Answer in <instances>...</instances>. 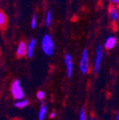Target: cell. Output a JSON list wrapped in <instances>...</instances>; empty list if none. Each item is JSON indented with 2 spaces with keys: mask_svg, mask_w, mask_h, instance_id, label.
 <instances>
[{
  "mask_svg": "<svg viewBox=\"0 0 119 120\" xmlns=\"http://www.w3.org/2000/svg\"><path fill=\"white\" fill-rule=\"evenodd\" d=\"M41 48L45 55L48 57L53 55L55 46H54L53 40H52V37L50 35L45 34L43 37L41 41Z\"/></svg>",
  "mask_w": 119,
  "mask_h": 120,
  "instance_id": "cell-1",
  "label": "cell"
},
{
  "mask_svg": "<svg viewBox=\"0 0 119 120\" xmlns=\"http://www.w3.org/2000/svg\"><path fill=\"white\" fill-rule=\"evenodd\" d=\"M11 93L13 98L18 101L22 99L24 97V92L21 86V82L19 79H15L11 85Z\"/></svg>",
  "mask_w": 119,
  "mask_h": 120,
  "instance_id": "cell-2",
  "label": "cell"
},
{
  "mask_svg": "<svg viewBox=\"0 0 119 120\" xmlns=\"http://www.w3.org/2000/svg\"><path fill=\"white\" fill-rule=\"evenodd\" d=\"M79 69L82 74L86 75L88 73L89 69V60H88V49H83L81 56L80 64H79Z\"/></svg>",
  "mask_w": 119,
  "mask_h": 120,
  "instance_id": "cell-3",
  "label": "cell"
},
{
  "mask_svg": "<svg viewBox=\"0 0 119 120\" xmlns=\"http://www.w3.org/2000/svg\"><path fill=\"white\" fill-rule=\"evenodd\" d=\"M102 55H103V48L102 45L99 44L96 50V57L94 61V72L95 73H98L100 70L101 64H102Z\"/></svg>",
  "mask_w": 119,
  "mask_h": 120,
  "instance_id": "cell-4",
  "label": "cell"
},
{
  "mask_svg": "<svg viewBox=\"0 0 119 120\" xmlns=\"http://www.w3.org/2000/svg\"><path fill=\"white\" fill-rule=\"evenodd\" d=\"M64 64L66 66L67 69V76L68 79H70L73 75V58L69 53H65L64 55Z\"/></svg>",
  "mask_w": 119,
  "mask_h": 120,
  "instance_id": "cell-5",
  "label": "cell"
},
{
  "mask_svg": "<svg viewBox=\"0 0 119 120\" xmlns=\"http://www.w3.org/2000/svg\"><path fill=\"white\" fill-rule=\"evenodd\" d=\"M27 49H28V44L24 41H21L18 45L17 50H16L17 57L22 58L27 56Z\"/></svg>",
  "mask_w": 119,
  "mask_h": 120,
  "instance_id": "cell-6",
  "label": "cell"
},
{
  "mask_svg": "<svg viewBox=\"0 0 119 120\" xmlns=\"http://www.w3.org/2000/svg\"><path fill=\"white\" fill-rule=\"evenodd\" d=\"M108 16L111 21L117 22L119 19V8L117 6H111L108 10Z\"/></svg>",
  "mask_w": 119,
  "mask_h": 120,
  "instance_id": "cell-7",
  "label": "cell"
},
{
  "mask_svg": "<svg viewBox=\"0 0 119 120\" xmlns=\"http://www.w3.org/2000/svg\"><path fill=\"white\" fill-rule=\"evenodd\" d=\"M36 46V40L34 38H32L28 44V49H27V57L28 58H31L33 57L34 49Z\"/></svg>",
  "mask_w": 119,
  "mask_h": 120,
  "instance_id": "cell-8",
  "label": "cell"
},
{
  "mask_svg": "<svg viewBox=\"0 0 119 120\" xmlns=\"http://www.w3.org/2000/svg\"><path fill=\"white\" fill-rule=\"evenodd\" d=\"M116 44H117V39H116V38L113 37V36H110V37H108V38H107L106 41H105L104 48L106 49L110 50V49H113L116 46Z\"/></svg>",
  "mask_w": 119,
  "mask_h": 120,
  "instance_id": "cell-9",
  "label": "cell"
},
{
  "mask_svg": "<svg viewBox=\"0 0 119 120\" xmlns=\"http://www.w3.org/2000/svg\"><path fill=\"white\" fill-rule=\"evenodd\" d=\"M7 15L5 14L3 10H0V29L1 28H4L7 24Z\"/></svg>",
  "mask_w": 119,
  "mask_h": 120,
  "instance_id": "cell-10",
  "label": "cell"
},
{
  "mask_svg": "<svg viewBox=\"0 0 119 120\" xmlns=\"http://www.w3.org/2000/svg\"><path fill=\"white\" fill-rule=\"evenodd\" d=\"M47 111H48V107H47L46 105H41V108H40L38 112V120H44Z\"/></svg>",
  "mask_w": 119,
  "mask_h": 120,
  "instance_id": "cell-11",
  "label": "cell"
},
{
  "mask_svg": "<svg viewBox=\"0 0 119 120\" xmlns=\"http://www.w3.org/2000/svg\"><path fill=\"white\" fill-rule=\"evenodd\" d=\"M29 103L28 99H22V100H19V101H17L14 103V106L18 109H23V108L27 107Z\"/></svg>",
  "mask_w": 119,
  "mask_h": 120,
  "instance_id": "cell-12",
  "label": "cell"
},
{
  "mask_svg": "<svg viewBox=\"0 0 119 120\" xmlns=\"http://www.w3.org/2000/svg\"><path fill=\"white\" fill-rule=\"evenodd\" d=\"M52 13H51V11H48L46 13V16H45V25L47 27L51 26V24H52Z\"/></svg>",
  "mask_w": 119,
  "mask_h": 120,
  "instance_id": "cell-13",
  "label": "cell"
},
{
  "mask_svg": "<svg viewBox=\"0 0 119 120\" xmlns=\"http://www.w3.org/2000/svg\"><path fill=\"white\" fill-rule=\"evenodd\" d=\"M78 120H87V115H86L85 109H82L79 112V118Z\"/></svg>",
  "mask_w": 119,
  "mask_h": 120,
  "instance_id": "cell-14",
  "label": "cell"
},
{
  "mask_svg": "<svg viewBox=\"0 0 119 120\" xmlns=\"http://www.w3.org/2000/svg\"><path fill=\"white\" fill-rule=\"evenodd\" d=\"M36 26H37V16L34 15V16H33L31 20V28L33 29H34L36 28Z\"/></svg>",
  "mask_w": 119,
  "mask_h": 120,
  "instance_id": "cell-15",
  "label": "cell"
},
{
  "mask_svg": "<svg viewBox=\"0 0 119 120\" xmlns=\"http://www.w3.org/2000/svg\"><path fill=\"white\" fill-rule=\"evenodd\" d=\"M44 97H45V93L43 92V91H38V92L37 93V99H39L40 101H42V100L44 98Z\"/></svg>",
  "mask_w": 119,
  "mask_h": 120,
  "instance_id": "cell-16",
  "label": "cell"
},
{
  "mask_svg": "<svg viewBox=\"0 0 119 120\" xmlns=\"http://www.w3.org/2000/svg\"><path fill=\"white\" fill-rule=\"evenodd\" d=\"M109 1L112 3V4H115V5L119 4V0H109Z\"/></svg>",
  "mask_w": 119,
  "mask_h": 120,
  "instance_id": "cell-17",
  "label": "cell"
},
{
  "mask_svg": "<svg viewBox=\"0 0 119 120\" xmlns=\"http://www.w3.org/2000/svg\"><path fill=\"white\" fill-rule=\"evenodd\" d=\"M55 116H56V112H52V113L50 114V118H55Z\"/></svg>",
  "mask_w": 119,
  "mask_h": 120,
  "instance_id": "cell-18",
  "label": "cell"
},
{
  "mask_svg": "<svg viewBox=\"0 0 119 120\" xmlns=\"http://www.w3.org/2000/svg\"><path fill=\"white\" fill-rule=\"evenodd\" d=\"M115 120H119V111H118V112H117V116H116Z\"/></svg>",
  "mask_w": 119,
  "mask_h": 120,
  "instance_id": "cell-19",
  "label": "cell"
},
{
  "mask_svg": "<svg viewBox=\"0 0 119 120\" xmlns=\"http://www.w3.org/2000/svg\"><path fill=\"white\" fill-rule=\"evenodd\" d=\"M90 120H95V118H93V117H92V118H90Z\"/></svg>",
  "mask_w": 119,
  "mask_h": 120,
  "instance_id": "cell-20",
  "label": "cell"
}]
</instances>
